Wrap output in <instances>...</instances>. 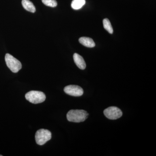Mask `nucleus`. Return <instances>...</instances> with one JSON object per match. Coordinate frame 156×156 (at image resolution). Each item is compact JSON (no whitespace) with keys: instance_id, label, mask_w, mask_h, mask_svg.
Wrapping results in <instances>:
<instances>
[{"instance_id":"9","label":"nucleus","mask_w":156,"mask_h":156,"mask_svg":"<svg viewBox=\"0 0 156 156\" xmlns=\"http://www.w3.org/2000/svg\"><path fill=\"white\" fill-rule=\"evenodd\" d=\"M22 5L23 8L27 11L32 13H34L35 12V7L33 3L29 0H22Z\"/></svg>"},{"instance_id":"6","label":"nucleus","mask_w":156,"mask_h":156,"mask_svg":"<svg viewBox=\"0 0 156 156\" xmlns=\"http://www.w3.org/2000/svg\"><path fill=\"white\" fill-rule=\"evenodd\" d=\"M65 92L68 95L71 96H80L83 94V90L79 86L76 85H69L65 87Z\"/></svg>"},{"instance_id":"7","label":"nucleus","mask_w":156,"mask_h":156,"mask_svg":"<svg viewBox=\"0 0 156 156\" xmlns=\"http://www.w3.org/2000/svg\"><path fill=\"white\" fill-rule=\"evenodd\" d=\"M73 59L75 63L80 69L83 70L86 69V62L82 56L77 53H74L73 55Z\"/></svg>"},{"instance_id":"1","label":"nucleus","mask_w":156,"mask_h":156,"mask_svg":"<svg viewBox=\"0 0 156 156\" xmlns=\"http://www.w3.org/2000/svg\"><path fill=\"white\" fill-rule=\"evenodd\" d=\"M89 114L83 110H71L66 115L69 122L79 123L84 122L88 118Z\"/></svg>"},{"instance_id":"10","label":"nucleus","mask_w":156,"mask_h":156,"mask_svg":"<svg viewBox=\"0 0 156 156\" xmlns=\"http://www.w3.org/2000/svg\"><path fill=\"white\" fill-rule=\"evenodd\" d=\"M86 4V0H73L71 7L74 10L81 9Z\"/></svg>"},{"instance_id":"4","label":"nucleus","mask_w":156,"mask_h":156,"mask_svg":"<svg viewBox=\"0 0 156 156\" xmlns=\"http://www.w3.org/2000/svg\"><path fill=\"white\" fill-rule=\"evenodd\" d=\"M51 138V133L47 129H40L36 133L35 140L37 144L38 145H44Z\"/></svg>"},{"instance_id":"2","label":"nucleus","mask_w":156,"mask_h":156,"mask_svg":"<svg viewBox=\"0 0 156 156\" xmlns=\"http://www.w3.org/2000/svg\"><path fill=\"white\" fill-rule=\"evenodd\" d=\"M25 98L31 103L37 104L44 102L46 99V95L41 91H31L26 94Z\"/></svg>"},{"instance_id":"11","label":"nucleus","mask_w":156,"mask_h":156,"mask_svg":"<svg viewBox=\"0 0 156 156\" xmlns=\"http://www.w3.org/2000/svg\"><path fill=\"white\" fill-rule=\"evenodd\" d=\"M103 26L105 30L109 34H112L113 33V30L110 21L107 18H105L103 20Z\"/></svg>"},{"instance_id":"5","label":"nucleus","mask_w":156,"mask_h":156,"mask_svg":"<svg viewBox=\"0 0 156 156\" xmlns=\"http://www.w3.org/2000/svg\"><path fill=\"white\" fill-rule=\"evenodd\" d=\"M105 115L111 120H116L122 115V112L116 107H110L104 111Z\"/></svg>"},{"instance_id":"8","label":"nucleus","mask_w":156,"mask_h":156,"mask_svg":"<svg viewBox=\"0 0 156 156\" xmlns=\"http://www.w3.org/2000/svg\"><path fill=\"white\" fill-rule=\"evenodd\" d=\"M79 42L82 45L88 48H94L95 43L92 38L87 37H82L79 39Z\"/></svg>"},{"instance_id":"3","label":"nucleus","mask_w":156,"mask_h":156,"mask_svg":"<svg viewBox=\"0 0 156 156\" xmlns=\"http://www.w3.org/2000/svg\"><path fill=\"white\" fill-rule=\"evenodd\" d=\"M5 60L7 66L12 72L17 73L22 68L21 62L9 53L6 54Z\"/></svg>"},{"instance_id":"12","label":"nucleus","mask_w":156,"mask_h":156,"mask_svg":"<svg viewBox=\"0 0 156 156\" xmlns=\"http://www.w3.org/2000/svg\"><path fill=\"white\" fill-rule=\"evenodd\" d=\"M42 2L44 5L48 7L55 8L57 5L56 0H42Z\"/></svg>"}]
</instances>
